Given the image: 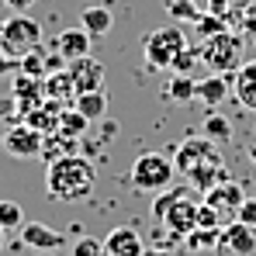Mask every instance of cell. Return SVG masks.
<instances>
[{
    "label": "cell",
    "instance_id": "obj_1",
    "mask_svg": "<svg viewBox=\"0 0 256 256\" xmlns=\"http://www.w3.org/2000/svg\"><path fill=\"white\" fill-rule=\"evenodd\" d=\"M173 166H176V173L187 176V184H190L198 194H204V190H212L214 184L228 180L222 149H218V142L208 138V135H187V138L176 146Z\"/></svg>",
    "mask_w": 256,
    "mask_h": 256
},
{
    "label": "cell",
    "instance_id": "obj_2",
    "mask_svg": "<svg viewBox=\"0 0 256 256\" xmlns=\"http://www.w3.org/2000/svg\"><path fill=\"white\" fill-rule=\"evenodd\" d=\"M94 184H97V170L86 163L84 156L76 152H62L48 163L45 170V190L52 201H62V204H76L94 194Z\"/></svg>",
    "mask_w": 256,
    "mask_h": 256
},
{
    "label": "cell",
    "instance_id": "obj_3",
    "mask_svg": "<svg viewBox=\"0 0 256 256\" xmlns=\"http://www.w3.org/2000/svg\"><path fill=\"white\" fill-rule=\"evenodd\" d=\"M242 56H246V38L232 28L204 38V45H201V62L212 73H222V76H232L242 66Z\"/></svg>",
    "mask_w": 256,
    "mask_h": 256
},
{
    "label": "cell",
    "instance_id": "obj_4",
    "mask_svg": "<svg viewBox=\"0 0 256 256\" xmlns=\"http://www.w3.org/2000/svg\"><path fill=\"white\" fill-rule=\"evenodd\" d=\"M0 48L10 59H24L28 52L42 48V24L28 14H10L7 21H0Z\"/></svg>",
    "mask_w": 256,
    "mask_h": 256
},
{
    "label": "cell",
    "instance_id": "obj_5",
    "mask_svg": "<svg viewBox=\"0 0 256 256\" xmlns=\"http://www.w3.org/2000/svg\"><path fill=\"white\" fill-rule=\"evenodd\" d=\"M173 176H176V166L163 152H142L132 163V187H138V190L160 194V190H166L173 184Z\"/></svg>",
    "mask_w": 256,
    "mask_h": 256
},
{
    "label": "cell",
    "instance_id": "obj_6",
    "mask_svg": "<svg viewBox=\"0 0 256 256\" xmlns=\"http://www.w3.org/2000/svg\"><path fill=\"white\" fill-rule=\"evenodd\" d=\"M184 48H187V35H184L176 24H166V28L149 32V35H146V45H142L146 62L156 66V70H170L173 59H176Z\"/></svg>",
    "mask_w": 256,
    "mask_h": 256
},
{
    "label": "cell",
    "instance_id": "obj_7",
    "mask_svg": "<svg viewBox=\"0 0 256 256\" xmlns=\"http://www.w3.org/2000/svg\"><path fill=\"white\" fill-rule=\"evenodd\" d=\"M4 149L14 160H35V156H42V149H45V135L38 128H32L28 122L10 125V132L4 135Z\"/></svg>",
    "mask_w": 256,
    "mask_h": 256
},
{
    "label": "cell",
    "instance_id": "obj_8",
    "mask_svg": "<svg viewBox=\"0 0 256 256\" xmlns=\"http://www.w3.org/2000/svg\"><path fill=\"white\" fill-rule=\"evenodd\" d=\"M198 208H201V198L187 187V190L173 201V208L166 212L163 225L170 228L173 236H187V232H194V228H198Z\"/></svg>",
    "mask_w": 256,
    "mask_h": 256
},
{
    "label": "cell",
    "instance_id": "obj_9",
    "mask_svg": "<svg viewBox=\"0 0 256 256\" xmlns=\"http://www.w3.org/2000/svg\"><path fill=\"white\" fill-rule=\"evenodd\" d=\"M218 253L222 256H253L256 253V228L232 222L218 232Z\"/></svg>",
    "mask_w": 256,
    "mask_h": 256
},
{
    "label": "cell",
    "instance_id": "obj_10",
    "mask_svg": "<svg viewBox=\"0 0 256 256\" xmlns=\"http://www.w3.org/2000/svg\"><path fill=\"white\" fill-rule=\"evenodd\" d=\"M66 73H70L76 94L100 90V86H104V66H100V59H94V56H80V59L66 62Z\"/></svg>",
    "mask_w": 256,
    "mask_h": 256
},
{
    "label": "cell",
    "instance_id": "obj_11",
    "mask_svg": "<svg viewBox=\"0 0 256 256\" xmlns=\"http://www.w3.org/2000/svg\"><path fill=\"white\" fill-rule=\"evenodd\" d=\"M18 232H21V242L38 250V253H59L66 246V236L59 228H48L45 222H24Z\"/></svg>",
    "mask_w": 256,
    "mask_h": 256
},
{
    "label": "cell",
    "instance_id": "obj_12",
    "mask_svg": "<svg viewBox=\"0 0 256 256\" xmlns=\"http://www.w3.org/2000/svg\"><path fill=\"white\" fill-rule=\"evenodd\" d=\"M242 201H246V198H242V187H239L236 180H222V184H214L212 190H204V204H212L214 212L222 214V222H225V218H236V212H239Z\"/></svg>",
    "mask_w": 256,
    "mask_h": 256
},
{
    "label": "cell",
    "instance_id": "obj_13",
    "mask_svg": "<svg viewBox=\"0 0 256 256\" xmlns=\"http://www.w3.org/2000/svg\"><path fill=\"white\" fill-rule=\"evenodd\" d=\"M10 94H14L18 108H21V118H24L28 111H35V108L48 104V100H45V84L38 80V76H24V73H18V76H14V86H10Z\"/></svg>",
    "mask_w": 256,
    "mask_h": 256
},
{
    "label": "cell",
    "instance_id": "obj_14",
    "mask_svg": "<svg viewBox=\"0 0 256 256\" xmlns=\"http://www.w3.org/2000/svg\"><path fill=\"white\" fill-rule=\"evenodd\" d=\"M104 250H108V256H142L146 253V242H142V236L132 225H118V228L108 232Z\"/></svg>",
    "mask_w": 256,
    "mask_h": 256
},
{
    "label": "cell",
    "instance_id": "obj_15",
    "mask_svg": "<svg viewBox=\"0 0 256 256\" xmlns=\"http://www.w3.org/2000/svg\"><path fill=\"white\" fill-rule=\"evenodd\" d=\"M90 42H94V35L86 32L84 24H80V28H66V32L56 35V52H59L66 62H73V59H80V56H90Z\"/></svg>",
    "mask_w": 256,
    "mask_h": 256
},
{
    "label": "cell",
    "instance_id": "obj_16",
    "mask_svg": "<svg viewBox=\"0 0 256 256\" xmlns=\"http://www.w3.org/2000/svg\"><path fill=\"white\" fill-rule=\"evenodd\" d=\"M232 97H236L242 108L256 111V59L242 62V66L232 73Z\"/></svg>",
    "mask_w": 256,
    "mask_h": 256
},
{
    "label": "cell",
    "instance_id": "obj_17",
    "mask_svg": "<svg viewBox=\"0 0 256 256\" xmlns=\"http://www.w3.org/2000/svg\"><path fill=\"white\" fill-rule=\"evenodd\" d=\"M42 84H45V100H48V104H56V108H70V104H73L76 90H73V80H70V73H66V70L48 73Z\"/></svg>",
    "mask_w": 256,
    "mask_h": 256
},
{
    "label": "cell",
    "instance_id": "obj_18",
    "mask_svg": "<svg viewBox=\"0 0 256 256\" xmlns=\"http://www.w3.org/2000/svg\"><path fill=\"white\" fill-rule=\"evenodd\" d=\"M80 24H84L94 38H104V35L111 32L114 18H111V10H108V4H90V7L80 10Z\"/></svg>",
    "mask_w": 256,
    "mask_h": 256
},
{
    "label": "cell",
    "instance_id": "obj_19",
    "mask_svg": "<svg viewBox=\"0 0 256 256\" xmlns=\"http://www.w3.org/2000/svg\"><path fill=\"white\" fill-rule=\"evenodd\" d=\"M73 108L90 118V122H104L108 118V94H104V86L100 90H86V94H76L73 97Z\"/></svg>",
    "mask_w": 256,
    "mask_h": 256
},
{
    "label": "cell",
    "instance_id": "obj_20",
    "mask_svg": "<svg viewBox=\"0 0 256 256\" xmlns=\"http://www.w3.org/2000/svg\"><path fill=\"white\" fill-rule=\"evenodd\" d=\"M228 94H232V84H228V76H222V73H212V76H204V80L198 84V100L208 104V108H218Z\"/></svg>",
    "mask_w": 256,
    "mask_h": 256
},
{
    "label": "cell",
    "instance_id": "obj_21",
    "mask_svg": "<svg viewBox=\"0 0 256 256\" xmlns=\"http://www.w3.org/2000/svg\"><path fill=\"white\" fill-rule=\"evenodd\" d=\"M59 111H62V108H56V104H42V108L28 111L24 122L32 128H38L42 135H48V132H59Z\"/></svg>",
    "mask_w": 256,
    "mask_h": 256
},
{
    "label": "cell",
    "instance_id": "obj_22",
    "mask_svg": "<svg viewBox=\"0 0 256 256\" xmlns=\"http://www.w3.org/2000/svg\"><path fill=\"white\" fill-rule=\"evenodd\" d=\"M201 135H208V138H214V142L222 146V142H228V138H232V122L212 108V111L204 114V122H201Z\"/></svg>",
    "mask_w": 256,
    "mask_h": 256
},
{
    "label": "cell",
    "instance_id": "obj_23",
    "mask_svg": "<svg viewBox=\"0 0 256 256\" xmlns=\"http://www.w3.org/2000/svg\"><path fill=\"white\" fill-rule=\"evenodd\" d=\"M86 125H90V118H84L76 108H70V111L62 108V111H59V135H62V138L76 142V138L86 132Z\"/></svg>",
    "mask_w": 256,
    "mask_h": 256
},
{
    "label": "cell",
    "instance_id": "obj_24",
    "mask_svg": "<svg viewBox=\"0 0 256 256\" xmlns=\"http://www.w3.org/2000/svg\"><path fill=\"white\" fill-rule=\"evenodd\" d=\"M166 14H170L173 21H190V24H194L204 10H201L194 0H166Z\"/></svg>",
    "mask_w": 256,
    "mask_h": 256
},
{
    "label": "cell",
    "instance_id": "obj_25",
    "mask_svg": "<svg viewBox=\"0 0 256 256\" xmlns=\"http://www.w3.org/2000/svg\"><path fill=\"white\" fill-rule=\"evenodd\" d=\"M170 100H176V104H184V100H194L198 97V84L190 80V73H176V80L170 84Z\"/></svg>",
    "mask_w": 256,
    "mask_h": 256
},
{
    "label": "cell",
    "instance_id": "obj_26",
    "mask_svg": "<svg viewBox=\"0 0 256 256\" xmlns=\"http://www.w3.org/2000/svg\"><path fill=\"white\" fill-rule=\"evenodd\" d=\"M218 232L222 228H194V232H187V250H194V253L214 250L218 246Z\"/></svg>",
    "mask_w": 256,
    "mask_h": 256
},
{
    "label": "cell",
    "instance_id": "obj_27",
    "mask_svg": "<svg viewBox=\"0 0 256 256\" xmlns=\"http://www.w3.org/2000/svg\"><path fill=\"white\" fill-rule=\"evenodd\" d=\"M184 190H187V184H184V187H166V190L152 201V218H156V222H163V218H166V212L173 208V201H176Z\"/></svg>",
    "mask_w": 256,
    "mask_h": 256
},
{
    "label": "cell",
    "instance_id": "obj_28",
    "mask_svg": "<svg viewBox=\"0 0 256 256\" xmlns=\"http://www.w3.org/2000/svg\"><path fill=\"white\" fill-rule=\"evenodd\" d=\"M194 28H198L204 38H212V35H218V32H225V28H228V21H225L222 14H212V10H208V14H201V18L194 21Z\"/></svg>",
    "mask_w": 256,
    "mask_h": 256
},
{
    "label": "cell",
    "instance_id": "obj_29",
    "mask_svg": "<svg viewBox=\"0 0 256 256\" xmlns=\"http://www.w3.org/2000/svg\"><path fill=\"white\" fill-rule=\"evenodd\" d=\"M0 225L4 228H21L24 225V212L18 201H0Z\"/></svg>",
    "mask_w": 256,
    "mask_h": 256
},
{
    "label": "cell",
    "instance_id": "obj_30",
    "mask_svg": "<svg viewBox=\"0 0 256 256\" xmlns=\"http://www.w3.org/2000/svg\"><path fill=\"white\" fill-rule=\"evenodd\" d=\"M18 73H24V76H38V80H45V52H42V48L28 52V56L21 59V70H18Z\"/></svg>",
    "mask_w": 256,
    "mask_h": 256
},
{
    "label": "cell",
    "instance_id": "obj_31",
    "mask_svg": "<svg viewBox=\"0 0 256 256\" xmlns=\"http://www.w3.org/2000/svg\"><path fill=\"white\" fill-rule=\"evenodd\" d=\"M198 62H201V48H190V45H187V48H184V52H180V56L173 59L170 70H176V73H190V70H194Z\"/></svg>",
    "mask_w": 256,
    "mask_h": 256
},
{
    "label": "cell",
    "instance_id": "obj_32",
    "mask_svg": "<svg viewBox=\"0 0 256 256\" xmlns=\"http://www.w3.org/2000/svg\"><path fill=\"white\" fill-rule=\"evenodd\" d=\"M73 256H108V250H104V242H100V239L84 236V239L73 246Z\"/></svg>",
    "mask_w": 256,
    "mask_h": 256
},
{
    "label": "cell",
    "instance_id": "obj_33",
    "mask_svg": "<svg viewBox=\"0 0 256 256\" xmlns=\"http://www.w3.org/2000/svg\"><path fill=\"white\" fill-rule=\"evenodd\" d=\"M0 118L10 122V125H21V122H24V118H21V108H18V100H14V94H10V97H0Z\"/></svg>",
    "mask_w": 256,
    "mask_h": 256
},
{
    "label": "cell",
    "instance_id": "obj_34",
    "mask_svg": "<svg viewBox=\"0 0 256 256\" xmlns=\"http://www.w3.org/2000/svg\"><path fill=\"white\" fill-rule=\"evenodd\" d=\"M198 228H222V214L214 212L212 204H204V201L198 208Z\"/></svg>",
    "mask_w": 256,
    "mask_h": 256
},
{
    "label": "cell",
    "instance_id": "obj_35",
    "mask_svg": "<svg viewBox=\"0 0 256 256\" xmlns=\"http://www.w3.org/2000/svg\"><path fill=\"white\" fill-rule=\"evenodd\" d=\"M236 222H242V225H253V228H256V198H246V201L239 204V212H236Z\"/></svg>",
    "mask_w": 256,
    "mask_h": 256
},
{
    "label": "cell",
    "instance_id": "obj_36",
    "mask_svg": "<svg viewBox=\"0 0 256 256\" xmlns=\"http://www.w3.org/2000/svg\"><path fill=\"white\" fill-rule=\"evenodd\" d=\"M239 24H242V32H246L250 38H256V4L246 0V18H239Z\"/></svg>",
    "mask_w": 256,
    "mask_h": 256
},
{
    "label": "cell",
    "instance_id": "obj_37",
    "mask_svg": "<svg viewBox=\"0 0 256 256\" xmlns=\"http://www.w3.org/2000/svg\"><path fill=\"white\" fill-rule=\"evenodd\" d=\"M21 70V59H10L4 48H0V76H10V73H18Z\"/></svg>",
    "mask_w": 256,
    "mask_h": 256
},
{
    "label": "cell",
    "instance_id": "obj_38",
    "mask_svg": "<svg viewBox=\"0 0 256 256\" xmlns=\"http://www.w3.org/2000/svg\"><path fill=\"white\" fill-rule=\"evenodd\" d=\"M236 4H239V0H208V10H212V14H222V18H225V14H228V10H232Z\"/></svg>",
    "mask_w": 256,
    "mask_h": 256
},
{
    "label": "cell",
    "instance_id": "obj_39",
    "mask_svg": "<svg viewBox=\"0 0 256 256\" xmlns=\"http://www.w3.org/2000/svg\"><path fill=\"white\" fill-rule=\"evenodd\" d=\"M4 4H7V7H10L14 14H24V10H28V7H32L35 0H4Z\"/></svg>",
    "mask_w": 256,
    "mask_h": 256
},
{
    "label": "cell",
    "instance_id": "obj_40",
    "mask_svg": "<svg viewBox=\"0 0 256 256\" xmlns=\"http://www.w3.org/2000/svg\"><path fill=\"white\" fill-rule=\"evenodd\" d=\"M142 256H173V250H166V246H160V250H146Z\"/></svg>",
    "mask_w": 256,
    "mask_h": 256
},
{
    "label": "cell",
    "instance_id": "obj_41",
    "mask_svg": "<svg viewBox=\"0 0 256 256\" xmlns=\"http://www.w3.org/2000/svg\"><path fill=\"white\" fill-rule=\"evenodd\" d=\"M114 132H118V125H114V122H108V118H104V135H114Z\"/></svg>",
    "mask_w": 256,
    "mask_h": 256
},
{
    "label": "cell",
    "instance_id": "obj_42",
    "mask_svg": "<svg viewBox=\"0 0 256 256\" xmlns=\"http://www.w3.org/2000/svg\"><path fill=\"white\" fill-rule=\"evenodd\" d=\"M246 156H250V160H253V163H256V142H253V146H250V149H246Z\"/></svg>",
    "mask_w": 256,
    "mask_h": 256
},
{
    "label": "cell",
    "instance_id": "obj_43",
    "mask_svg": "<svg viewBox=\"0 0 256 256\" xmlns=\"http://www.w3.org/2000/svg\"><path fill=\"white\" fill-rule=\"evenodd\" d=\"M4 232H7V228H4V225H0V250H4Z\"/></svg>",
    "mask_w": 256,
    "mask_h": 256
},
{
    "label": "cell",
    "instance_id": "obj_44",
    "mask_svg": "<svg viewBox=\"0 0 256 256\" xmlns=\"http://www.w3.org/2000/svg\"><path fill=\"white\" fill-rule=\"evenodd\" d=\"M0 149H4V135H0Z\"/></svg>",
    "mask_w": 256,
    "mask_h": 256
},
{
    "label": "cell",
    "instance_id": "obj_45",
    "mask_svg": "<svg viewBox=\"0 0 256 256\" xmlns=\"http://www.w3.org/2000/svg\"><path fill=\"white\" fill-rule=\"evenodd\" d=\"M42 256H52V253H42Z\"/></svg>",
    "mask_w": 256,
    "mask_h": 256
}]
</instances>
